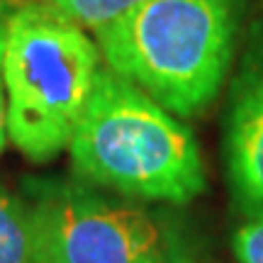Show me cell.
Segmentation results:
<instances>
[{
	"label": "cell",
	"instance_id": "cell-4",
	"mask_svg": "<svg viewBox=\"0 0 263 263\" xmlns=\"http://www.w3.org/2000/svg\"><path fill=\"white\" fill-rule=\"evenodd\" d=\"M34 263H168L173 241L144 207L66 180H29Z\"/></svg>",
	"mask_w": 263,
	"mask_h": 263
},
{
	"label": "cell",
	"instance_id": "cell-2",
	"mask_svg": "<svg viewBox=\"0 0 263 263\" xmlns=\"http://www.w3.org/2000/svg\"><path fill=\"white\" fill-rule=\"evenodd\" d=\"M241 0H144L95 32L105 66L178 117H193L224 83Z\"/></svg>",
	"mask_w": 263,
	"mask_h": 263
},
{
	"label": "cell",
	"instance_id": "cell-7",
	"mask_svg": "<svg viewBox=\"0 0 263 263\" xmlns=\"http://www.w3.org/2000/svg\"><path fill=\"white\" fill-rule=\"evenodd\" d=\"M144 0H44V5L59 12L81 29H103L115 20L127 15Z\"/></svg>",
	"mask_w": 263,
	"mask_h": 263
},
{
	"label": "cell",
	"instance_id": "cell-3",
	"mask_svg": "<svg viewBox=\"0 0 263 263\" xmlns=\"http://www.w3.org/2000/svg\"><path fill=\"white\" fill-rule=\"evenodd\" d=\"M100 49L44 3H22L5 22L3 83L8 137L29 161L68 149L100 71Z\"/></svg>",
	"mask_w": 263,
	"mask_h": 263
},
{
	"label": "cell",
	"instance_id": "cell-6",
	"mask_svg": "<svg viewBox=\"0 0 263 263\" xmlns=\"http://www.w3.org/2000/svg\"><path fill=\"white\" fill-rule=\"evenodd\" d=\"M0 263H34L29 202L5 188H0Z\"/></svg>",
	"mask_w": 263,
	"mask_h": 263
},
{
	"label": "cell",
	"instance_id": "cell-10",
	"mask_svg": "<svg viewBox=\"0 0 263 263\" xmlns=\"http://www.w3.org/2000/svg\"><path fill=\"white\" fill-rule=\"evenodd\" d=\"M15 8H17V3H15V0H0V25H5V22H8V17L15 12Z\"/></svg>",
	"mask_w": 263,
	"mask_h": 263
},
{
	"label": "cell",
	"instance_id": "cell-8",
	"mask_svg": "<svg viewBox=\"0 0 263 263\" xmlns=\"http://www.w3.org/2000/svg\"><path fill=\"white\" fill-rule=\"evenodd\" d=\"M232 249L239 263H263V217H249L236 229Z\"/></svg>",
	"mask_w": 263,
	"mask_h": 263
},
{
	"label": "cell",
	"instance_id": "cell-11",
	"mask_svg": "<svg viewBox=\"0 0 263 263\" xmlns=\"http://www.w3.org/2000/svg\"><path fill=\"white\" fill-rule=\"evenodd\" d=\"M15 3H20V5H22V3H44V0H15Z\"/></svg>",
	"mask_w": 263,
	"mask_h": 263
},
{
	"label": "cell",
	"instance_id": "cell-5",
	"mask_svg": "<svg viewBox=\"0 0 263 263\" xmlns=\"http://www.w3.org/2000/svg\"><path fill=\"white\" fill-rule=\"evenodd\" d=\"M224 163L236 210L263 217V22L239 64L224 120Z\"/></svg>",
	"mask_w": 263,
	"mask_h": 263
},
{
	"label": "cell",
	"instance_id": "cell-1",
	"mask_svg": "<svg viewBox=\"0 0 263 263\" xmlns=\"http://www.w3.org/2000/svg\"><path fill=\"white\" fill-rule=\"evenodd\" d=\"M73 171L124 197L185 205L205 190L195 139L176 115L107 66L68 141Z\"/></svg>",
	"mask_w": 263,
	"mask_h": 263
},
{
	"label": "cell",
	"instance_id": "cell-9",
	"mask_svg": "<svg viewBox=\"0 0 263 263\" xmlns=\"http://www.w3.org/2000/svg\"><path fill=\"white\" fill-rule=\"evenodd\" d=\"M3 42H5V25H0V154L8 144V98H5V83H3Z\"/></svg>",
	"mask_w": 263,
	"mask_h": 263
}]
</instances>
